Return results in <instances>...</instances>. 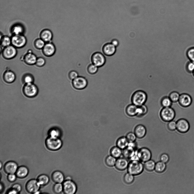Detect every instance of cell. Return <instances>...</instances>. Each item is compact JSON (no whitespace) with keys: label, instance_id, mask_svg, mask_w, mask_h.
<instances>
[{"label":"cell","instance_id":"cell-1","mask_svg":"<svg viewBox=\"0 0 194 194\" xmlns=\"http://www.w3.org/2000/svg\"><path fill=\"white\" fill-rule=\"evenodd\" d=\"M144 164L139 160H131L127 168L128 172L134 176L141 174L144 170Z\"/></svg>","mask_w":194,"mask_h":194},{"label":"cell","instance_id":"cell-2","mask_svg":"<svg viewBox=\"0 0 194 194\" xmlns=\"http://www.w3.org/2000/svg\"><path fill=\"white\" fill-rule=\"evenodd\" d=\"M147 99V95L144 91L138 90L133 94L132 97V104L138 107L145 104Z\"/></svg>","mask_w":194,"mask_h":194},{"label":"cell","instance_id":"cell-3","mask_svg":"<svg viewBox=\"0 0 194 194\" xmlns=\"http://www.w3.org/2000/svg\"><path fill=\"white\" fill-rule=\"evenodd\" d=\"M45 144L48 149L51 151H55L61 148L62 142L59 138L49 136L46 139Z\"/></svg>","mask_w":194,"mask_h":194},{"label":"cell","instance_id":"cell-4","mask_svg":"<svg viewBox=\"0 0 194 194\" xmlns=\"http://www.w3.org/2000/svg\"><path fill=\"white\" fill-rule=\"evenodd\" d=\"M160 115L163 120L169 122L174 119L175 113L174 109L171 107H165L161 110Z\"/></svg>","mask_w":194,"mask_h":194},{"label":"cell","instance_id":"cell-5","mask_svg":"<svg viewBox=\"0 0 194 194\" xmlns=\"http://www.w3.org/2000/svg\"><path fill=\"white\" fill-rule=\"evenodd\" d=\"M63 191L65 194H74L77 191V187L75 182L72 180L68 179L63 182Z\"/></svg>","mask_w":194,"mask_h":194},{"label":"cell","instance_id":"cell-6","mask_svg":"<svg viewBox=\"0 0 194 194\" xmlns=\"http://www.w3.org/2000/svg\"><path fill=\"white\" fill-rule=\"evenodd\" d=\"M23 92L26 96L32 97L36 96L38 93L37 87L32 83L26 84L23 87Z\"/></svg>","mask_w":194,"mask_h":194},{"label":"cell","instance_id":"cell-7","mask_svg":"<svg viewBox=\"0 0 194 194\" xmlns=\"http://www.w3.org/2000/svg\"><path fill=\"white\" fill-rule=\"evenodd\" d=\"M137 155L139 160L145 162L150 160L152 153L150 150L146 147H142L137 151Z\"/></svg>","mask_w":194,"mask_h":194},{"label":"cell","instance_id":"cell-8","mask_svg":"<svg viewBox=\"0 0 194 194\" xmlns=\"http://www.w3.org/2000/svg\"><path fill=\"white\" fill-rule=\"evenodd\" d=\"M41 186L37 180L32 179L27 182L25 188L29 193L35 194L39 191Z\"/></svg>","mask_w":194,"mask_h":194},{"label":"cell","instance_id":"cell-9","mask_svg":"<svg viewBox=\"0 0 194 194\" xmlns=\"http://www.w3.org/2000/svg\"><path fill=\"white\" fill-rule=\"evenodd\" d=\"M92 64L98 67L103 66L105 63L106 59L104 55L101 52L94 53L91 57Z\"/></svg>","mask_w":194,"mask_h":194},{"label":"cell","instance_id":"cell-10","mask_svg":"<svg viewBox=\"0 0 194 194\" xmlns=\"http://www.w3.org/2000/svg\"><path fill=\"white\" fill-rule=\"evenodd\" d=\"M72 84L75 89L81 90L86 87L87 84V82L84 77L79 76L72 80Z\"/></svg>","mask_w":194,"mask_h":194},{"label":"cell","instance_id":"cell-11","mask_svg":"<svg viewBox=\"0 0 194 194\" xmlns=\"http://www.w3.org/2000/svg\"><path fill=\"white\" fill-rule=\"evenodd\" d=\"M11 41L14 46L20 47L25 45L26 42V39L24 36L21 34L15 35L12 37Z\"/></svg>","mask_w":194,"mask_h":194},{"label":"cell","instance_id":"cell-12","mask_svg":"<svg viewBox=\"0 0 194 194\" xmlns=\"http://www.w3.org/2000/svg\"><path fill=\"white\" fill-rule=\"evenodd\" d=\"M18 168L17 163L12 161H9L5 164L4 167L5 172L8 174H15Z\"/></svg>","mask_w":194,"mask_h":194},{"label":"cell","instance_id":"cell-13","mask_svg":"<svg viewBox=\"0 0 194 194\" xmlns=\"http://www.w3.org/2000/svg\"><path fill=\"white\" fill-rule=\"evenodd\" d=\"M189 125L188 122L184 119H181L176 122V129L180 132L185 133L189 130Z\"/></svg>","mask_w":194,"mask_h":194},{"label":"cell","instance_id":"cell-14","mask_svg":"<svg viewBox=\"0 0 194 194\" xmlns=\"http://www.w3.org/2000/svg\"><path fill=\"white\" fill-rule=\"evenodd\" d=\"M128 163L127 159L120 157L116 160L115 166L117 170L123 171L127 168Z\"/></svg>","mask_w":194,"mask_h":194},{"label":"cell","instance_id":"cell-15","mask_svg":"<svg viewBox=\"0 0 194 194\" xmlns=\"http://www.w3.org/2000/svg\"><path fill=\"white\" fill-rule=\"evenodd\" d=\"M103 53L107 56H111L114 54L116 51V47L111 43L105 44L103 47Z\"/></svg>","mask_w":194,"mask_h":194},{"label":"cell","instance_id":"cell-16","mask_svg":"<svg viewBox=\"0 0 194 194\" xmlns=\"http://www.w3.org/2000/svg\"><path fill=\"white\" fill-rule=\"evenodd\" d=\"M133 132L137 138L141 139L146 135L147 134V130L144 126L142 124H139L135 127Z\"/></svg>","mask_w":194,"mask_h":194},{"label":"cell","instance_id":"cell-17","mask_svg":"<svg viewBox=\"0 0 194 194\" xmlns=\"http://www.w3.org/2000/svg\"><path fill=\"white\" fill-rule=\"evenodd\" d=\"M178 101L182 106L186 107L189 106L191 104L192 99L189 95L183 93L180 95Z\"/></svg>","mask_w":194,"mask_h":194},{"label":"cell","instance_id":"cell-18","mask_svg":"<svg viewBox=\"0 0 194 194\" xmlns=\"http://www.w3.org/2000/svg\"><path fill=\"white\" fill-rule=\"evenodd\" d=\"M16 54V49L13 46L9 45L6 47L3 51V55L7 59L14 57Z\"/></svg>","mask_w":194,"mask_h":194},{"label":"cell","instance_id":"cell-19","mask_svg":"<svg viewBox=\"0 0 194 194\" xmlns=\"http://www.w3.org/2000/svg\"><path fill=\"white\" fill-rule=\"evenodd\" d=\"M51 179L55 183H62L64 182V177L63 173L59 171L54 172L51 175Z\"/></svg>","mask_w":194,"mask_h":194},{"label":"cell","instance_id":"cell-20","mask_svg":"<svg viewBox=\"0 0 194 194\" xmlns=\"http://www.w3.org/2000/svg\"><path fill=\"white\" fill-rule=\"evenodd\" d=\"M123 150L122 155L127 159H131L136 152L135 148L129 146Z\"/></svg>","mask_w":194,"mask_h":194},{"label":"cell","instance_id":"cell-21","mask_svg":"<svg viewBox=\"0 0 194 194\" xmlns=\"http://www.w3.org/2000/svg\"><path fill=\"white\" fill-rule=\"evenodd\" d=\"M29 170L26 166H22L18 167L15 173L17 177L23 178L26 177L28 174Z\"/></svg>","mask_w":194,"mask_h":194},{"label":"cell","instance_id":"cell-22","mask_svg":"<svg viewBox=\"0 0 194 194\" xmlns=\"http://www.w3.org/2000/svg\"><path fill=\"white\" fill-rule=\"evenodd\" d=\"M55 48L54 45L50 43L45 45L43 47V51L46 55L50 56L52 55L55 52Z\"/></svg>","mask_w":194,"mask_h":194},{"label":"cell","instance_id":"cell-23","mask_svg":"<svg viewBox=\"0 0 194 194\" xmlns=\"http://www.w3.org/2000/svg\"><path fill=\"white\" fill-rule=\"evenodd\" d=\"M138 106L133 104L128 105L126 108V112L127 114L130 116H134L137 115Z\"/></svg>","mask_w":194,"mask_h":194},{"label":"cell","instance_id":"cell-24","mask_svg":"<svg viewBox=\"0 0 194 194\" xmlns=\"http://www.w3.org/2000/svg\"><path fill=\"white\" fill-rule=\"evenodd\" d=\"M129 142L126 137L122 136L119 137L116 142V146L122 149L128 147Z\"/></svg>","mask_w":194,"mask_h":194},{"label":"cell","instance_id":"cell-25","mask_svg":"<svg viewBox=\"0 0 194 194\" xmlns=\"http://www.w3.org/2000/svg\"><path fill=\"white\" fill-rule=\"evenodd\" d=\"M3 79L7 83L13 82L15 79V76L14 73L11 71L6 72L3 76Z\"/></svg>","mask_w":194,"mask_h":194},{"label":"cell","instance_id":"cell-26","mask_svg":"<svg viewBox=\"0 0 194 194\" xmlns=\"http://www.w3.org/2000/svg\"><path fill=\"white\" fill-rule=\"evenodd\" d=\"M110 153L111 156L116 158H118L122 155V149L117 146H114L110 149Z\"/></svg>","mask_w":194,"mask_h":194},{"label":"cell","instance_id":"cell-27","mask_svg":"<svg viewBox=\"0 0 194 194\" xmlns=\"http://www.w3.org/2000/svg\"><path fill=\"white\" fill-rule=\"evenodd\" d=\"M37 180L40 185L44 186L47 185L49 181V176L45 174L39 175L37 177Z\"/></svg>","mask_w":194,"mask_h":194},{"label":"cell","instance_id":"cell-28","mask_svg":"<svg viewBox=\"0 0 194 194\" xmlns=\"http://www.w3.org/2000/svg\"><path fill=\"white\" fill-rule=\"evenodd\" d=\"M166 167V163L160 161L156 163L155 170L157 173H161L165 170Z\"/></svg>","mask_w":194,"mask_h":194},{"label":"cell","instance_id":"cell-29","mask_svg":"<svg viewBox=\"0 0 194 194\" xmlns=\"http://www.w3.org/2000/svg\"><path fill=\"white\" fill-rule=\"evenodd\" d=\"M41 39L44 41H49L52 39V34L51 32L47 30L43 31L41 34Z\"/></svg>","mask_w":194,"mask_h":194},{"label":"cell","instance_id":"cell-30","mask_svg":"<svg viewBox=\"0 0 194 194\" xmlns=\"http://www.w3.org/2000/svg\"><path fill=\"white\" fill-rule=\"evenodd\" d=\"M155 164L154 160L150 159L144 162V168L147 171L151 172L155 170Z\"/></svg>","mask_w":194,"mask_h":194},{"label":"cell","instance_id":"cell-31","mask_svg":"<svg viewBox=\"0 0 194 194\" xmlns=\"http://www.w3.org/2000/svg\"><path fill=\"white\" fill-rule=\"evenodd\" d=\"M25 59V61L28 64H30L36 63L37 60L36 56L31 53H29L26 55Z\"/></svg>","mask_w":194,"mask_h":194},{"label":"cell","instance_id":"cell-32","mask_svg":"<svg viewBox=\"0 0 194 194\" xmlns=\"http://www.w3.org/2000/svg\"><path fill=\"white\" fill-rule=\"evenodd\" d=\"M116 158L111 155L108 156L105 159V163L108 166L113 167L115 165L116 160Z\"/></svg>","mask_w":194,"mask_h":194},{"label":"cell","instance_id":"cell-33","mask_svg":"<svg viewBox=\"0 0 194 194\" xmlns=\"http://www.w3.org/2000/svg\"><path fill=\"white\" fill-rule=\"evenodd\" d=\"M172 102L169 96H165L162 98L161 101V103L164 107H171Z\"/></svg>","mask_w":194,"mask_h":194},{"label":"cell","instance_id":"cell-34","mask_svg":"<svg viewBox=\"0 0 194 194\" xmlns=\"http://www.w3.org/2000/svg\"><path fill=\"white\" fill-rule=\"evenodd\" d=\"M134 176L128 172L126 174L124 177V181L125 183L127 184L132 183L134 180Z\"/></svg>","mask_w":194,"mask_h":194},{"label":"cell","instance_id":"cell-35","mask_svg":"<svg viewBox=\"0 0 194 194\" xmlns=\"http://www.w3.org/2000/svg\"><path fill=\"white\" fill-rule=\"evenodd\" d=\"M53 189L54 193L57 194L61 193L63 191L62 184V183H55L53 186Z\"/></svg>","mask_w":194,"mask_h":194},{"label":"cell","instance_id":"cell-36","mask_svg":"<svg viewBox=\"0 0 194 194\" xmlns=\"http://www.w3.org/2000/svg\"><path fill=\"white\" fill-rule=\"evenodd\" d=\"M180 95L177 92L173 91L170 93L169 97L172 102H176L178 101Z\"/></svg>","mask_w":194,"mask_h":194},{"label":"cell","instance_id":"cell-37","mask_svg":"<svg viewBox=\"0 0 194 194\" xmlns=\"http://www.w3.org/2000/svg\"><path fill=\"white\" fill-rule=\"evenodd\" d=\"M126 137L129 142H135L137 138L134 133L132 132L128 133Z\"/></svg>","mask_w":194,"mask_h":194},{"label":"cell","instance_id":"cell-38","mask_svg":"<svg viewBox=\"0 0 194 194\" xmlns=\"http://www.w3.org/2000/svg\"><path fill=\"white\" fill-rule=\"evenodd\" d=\"M49 136L53 137L59 138L60 132L59 130L56 128L51 129L49 133Z\"/></svg>","mask_w":194,"mask_h":194},{"label":"cell","instance_id":"cell-39","mask_svg":"<svg viewBox=\"0 0 194 194\" xmlns=\"http://www.w3.org/2000/svg\"><path fill=\"white\" fill-rule=\"evenodd\" d=\"M87 70L89 74H94L97 72L98 70V67L92 63L88 66Z\"/></svg>","mask_w":194,"mask_h":194},{"label":"cell","instance_id":"cell-40","mask_svg":"<svg viewBox=\"0 0 194 194\" xmlns=\"http://www.w3.org/2000/svg\"><path fill=\"white\" fill-rule=\"evenodd\" d=\"M187 54L190 61L194 63V47L189 49L187 51Z\"/></svg>","mask_w":194,"mask_h":194},{"label":"cell","instance_id":"cell-41","mask_svg":"<svg viewBox=\"0 0 194 194\" xmlns=\"http://www.w3.org/2000/svg\"><path fill=\"white\" fill-rule=\"evenodd\" d=\"M23 29L20 25H16L12 29L13 32L15 35H20L22 33Z\"/></svg>","mask_w":194,"mask_h":194},{"label":"cell","instance_id":"cell-42","mask_svg":"<svg viewBox=\"0 0 194 194\" xmlns=\"http://www.w3.org/2000/svg\"><path fill=\"white\" fill-rule=\"evenodd\" d=\"M11 42V40L9 37L5 36L2 39L1 43L3 46L6 47L9 46Z\"/></svg>","mask_w":194,"mask_h":194},{"label":"cell","instance_id":"cell-43","mask_svg":"<svg viewBox=\"0 0 194 194\" xmlns=\"http://www.w3.org/2000/svg\"><path fill=\"white\" fill-rule=\"evenodd\" d=\"M33 81V77L32 75L30 74L25 75L23 78V81L26 84L32 83Z\"/></svg>","mask_w":194,"mask_h":194},{"label":"cell","instance_id":"cell-44","mask_svg":"<svg viewBox=\"0 0 194 194\" xmlns=\"http://www.w3.org/2000/svg\"><path fill=\"white\" fill-rule=\"evenodd\" d=\"M79 76V74L76 70H72L70 71L68 74V77L71 80H73Z\"/></svg>","mask_w":194,"mask_h":194},{"label":"cell","instance_id":"cell-45","mask_svg":"<svg viewBox=\"0 0 194 194\" xmlns=\"http://www.w3.org/2000/svg\"><path fill=\"white\" fill-rule=\"evenodd\" d=\"M168 129L171 131H173L176 129V122L173 120L168 122Z\"/></svg>","mask_w":194,"mask_h":194},{"label":"cell","instance_id":"cell-46","mask_svg":"<svg viewBox=\"0 0 194 194\" xmlns=\"http://www.w3.org/2000/svg\"><path fill=\"white\" fill-rule=\"evenodd\" d=\"M160 161L166 163L169 161V157L168 154L164 153L160 155Z\"/></svg>","mask_w":194,"mask_h":194},{"label":"cell","instance_id":"cell-47","mask_svg":"<svg viewBox=\"0 0 194 194\" xmlns=\"http://www.w3.org/2000/svg\"><path fill=\"white\" fill-rule=\"evenodd\" d=\"M37 48L41 49L43 48L45 45L44 41L42 39H39L36 40L35 43Z\"/></svg>","mask_w":194,"mask_h":194},{"label":"cell","instance_id":"cell-48","mask_svg":"<svg viewBox=\"0 0 194 194\" xmlns=\"http://www.w3.org/2000/svg\"><path fill=\"white\" fill-rule=\"evenodd\" d=\"M17 177L15 174H9L7 176V179L9 182H12L16 180Z\"/></svg>","mask_w":194,"mask_h":194},{"label":"cell","instance_id":"cell-49","mask_svg":"<svg viewBox=\"0 0 194 194\" xmlns=\"http://www.w3.org/2000/svg\"><path fill=\"white\" fill-rule=\"evenodd\" d=\"M187 69L190 72H193L194 71V63L191 61H189L187 65Z\"/></svg>","mask_w":194,"mask_h":194},{"label":"cell","instance_id":"cell-50","mask_svg":"<svg viewBox=\"0 0 194 194\" xmlns=\"http://www.w3.org/2000/svg\"><path fill=\"white\" fill-rule=\"evenodd\" d=\"M11 188L15 189L18 193L20 192L22 189L21 185L18 183H16L13 184Z\"/></svg>","mask_w":194,"mask_h":194},{"label":"cell","instance_id":"cell-51","mask_svg":"<svg viewBox=\"0 0 194 194\" xmlns=\"http://www.w3.org/2000/svg\"><path fill=\"white\" fill-rule=\"evenodd\" d=\"M36 64L37 65L39 66H43L45 63V61L42 58H40L37 60L36 62Z\"/></svg>","mask_w":194,"mask_h":194},{"label":"cell","instance_id":"cell-52","mask_svg":"<svg viewBox=\"0 0 194 194\" xmlns=\"http://www.w3.org/2000/svg\"><path fill=\"white\" fill-rule=\"evenodd\" d=\"M111 43L116 47H117L119 44V41L118 40L116 39H112L111 40Z\"/></svg>","mask_w":194,"mask_h":194},{"label":"cell","instance_id":"cell-53","mask_svg":"<svg viewBox=\"0 0 194 194\" xmlns=\"http://www.w3.org/2000/svg\"><path fill=\"white\" fill-rule=\"evenodd\" d=\"M7 193L9 194H17L18 193L15 189L11 188L8 190Z\"/></svg>","mask_w":194,"mask_h":194},{"label":"cell","instance_id":"cell-54","mask_svg":"<svg viewBox=\"0 0 194 194\" xmlns=\"http://www.w3.org/2000/svg\"><path fill=\"white\" fill-rule=\"evenodd\" d=\"M4 185L1 182L0 183V192H2L4 189Z\"/></svg>","mask_w":194,"mask_h":194},{"label":"cell","instance_id":"cell-55","mask_svg":"<svg viewBox=\"0 0 194 194\" xmlns=\"http://www.w3.org/2000/svg\"><path fill=\"white\" fill-rule=\"evenodd\" d=\"M2 163L1 162H0V169H1L2 167Z\"/></svg>","mask_w":194,"mask_h":194},{"label":"cell","instance_id":"cell-56","mask_svg":"<svg viewBox=\"0 0 194 194\" xmlns=\"http://www.w3.org/2000/svg\"><path fill=\"white\" fill-rule=\"evenodd\" d=\"M193 74L194 75V71H193Z\"/></svg>","mask_w":194,"mask_h":194}]
</instances>
